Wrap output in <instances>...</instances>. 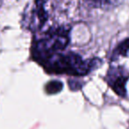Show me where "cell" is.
Wrapping results in <instances>:
<instances>
[{
	"label": "cell",
	"instance_id": "5b68a950",
	"mask_svg": "<svg viewBox=\"0 0 129 129\" xmlns=\"http://www.w3.org/2000/svg\"><path fill=\"white\" fill-rule=\"evenodd\" d=\"M88 6L96 8H111L117 6L123 0H84Z\"/></svg>",
	"mask_w": 129,
	"mask_h": 129
},
{
	"label": "cell",
	"instance_id": "3957f363",
	"mask_svg": "<svg viewBox=\"0 0 129 129\" xmlns=\"http://www.w3.org/2000/svg\"><path fill=\"white\" fill-rule=\"evenodd\" d=\"M129 78V73L124 67H111L107 73V82L109 86L120 96L125 95V84Z\"/></svg>",
	"mask_w": 129,
	"mask_h": 129
},
{
	"label": "cell",
	"instance_id": "7a4b0ae2",
	"mask_svg": "<svg viewBox=\"0 0 129 129\" xmlns=\"http://www.w3.org/2000/svg\"><path fill=\"white\" fill-rule=\"evenodd\" d=\"M69 41L68 29L57 28L50 30L46 36L40 40L36 44V51L40 54H49L50 52L64 50Z\"/></svg>",
	"mask_w": 129,
	"mask_h": 129
},
{
	"label": "cell",
	"instance_id": "277c9868",
	"mask_svg": "<svg viewBox=\"0 0 129 129\" xmlns=\"http://www.w3.org/2000/svg\"><path fill=\"white\" fill-rule=\"evenodd\" d=\"M46 0H36L35 4L26 16V23L32 30L39 29L45 23L48 18V13L45 9Z\"/></svg>",
	"mask_w": 129,
	"mask_h": 129
},
{
	"label": "cell",
	"instance_id": "6da1fadb",
	"mask_svg": "<svg viewBox=\"0 0 129 129\" xmlns=\"http://www.w3.org/2000/svg\"><path fill=\"white\" fill-rule=\"evenodd\" d=\"M52 71L59 73H72L74 74H84L93 67V63L83 61L75 54L59 55L53 57L47 63Z\"/></svg>",
	"mask_w": 129,
	"mask_h": 129
},
{
	"label": "cell",
	"instance_id": "52a82bcc",
	"mask_svg": "<svg viewBox=\"0 0 129 129\" xmlns=\"http://www.w3.org/2000/svg\"><path fill=\"white\" fill-rule=\"evenodd\" d=\"M62 88V84L58 81H51L50 82L46 87L47 92L49 93H56V92H58L59 90Z\"/></svg>",
	"mask_w": 129,
	"mask_h": 129
},
{
	"label": "cell",
	"instance_id": "8992f818",
	"mask_svg": "<svg viewBox=\"0 0 129 129\" xmlns=\"http://www.w3.org/2000/svg\"><path fill=\"white\" fill-rule=\"evenodd\" d=\"M129 54V39L125 40L122 42L113 52L112 57L116 58V57L118 56H127Z\"/></svg>",
	"mask_w": 129,
	"mask_h": 129
}]
</instances>
